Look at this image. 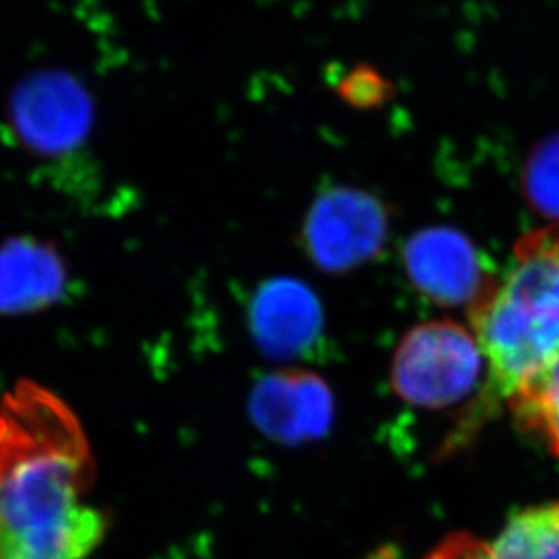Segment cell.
Returning <instances> with one entry per match:
<instances>
[{
  "label": "cell",
  "instance_id": "obj_1",
  "mask_svg": "<svg viewBox=\"0 0 559 559\" xmlns=\"http://www.w3.org/2000/svg\"><path fill=\"white\" fill-rule=\"evenodd\" d=\"M92 449L75 413L37 382L0 402V559H86L106 516L84 501Z\"/></svg>",
  "mask_w": 559,
  "mask_h": 559
},
{
  "label": "cell",
  "instance_id": "obj_2",
  "mask_svg": "<svg viewBox=\"0 0 559 559\" xmlns=\"http://www.w3.org/2000/svg\"><path fill=\"white\" fill-rule=\"evenodd\" d=\"M468 322L485 360L478 425L559 355V222L518 238L506 271L468 307Z\"/></svg>",
  "mask_w": 559,
  "mask_h": 559
},
{
  "label": "cell",
  "instance_id": "obj_3",
  "mask_svg": "<svg viewBox=\"0 0 559 559\" xmlns=\"http://www.w3.org/2000/svg\"><path fill=\"white\" fill-rule=\"evenodd\" d=\"M485 378V360L473 329L451 318L418 323L394 350L391 385L416 409L462 404Z\"/></svg>",
  "mask_w": 559,
  "mask_h": 559
},
{
  "label": "cell",
  "instance_id": "obj_4",
  "mask_svg": "<svg viewBox=\"0 0 559 559\" xmlns=\"http://www.w3.org/2000/svg\"><path fill=\"white\" fill-rule=\"evenodd\" d=\"M8 119L22 147L46 160H64L90 135L92 98L64 71H35L11 93Z\"/></svg>",
  "mask_w": 559,
  "mask_h": 559
},
{
  "label": "cell",
  "instance_id": "obj_5",
  "mask_svg": "<svg viewBox=\"0 0 559 559\" xmlns=\"http://www.w3.org/2000/svg\"><path fill=\"white\" fill-rule=\"evenodd\" d=\"M388 227L382 200L358 189L334 188L312 202L304 224V243L320 270L345 273L382 251Z\"/></svg>",
  "mask_w": 559,
  "mask_h": 559
},
{
  "label": "cell",
  "instance_id": "obj_6",
  "mask_svg": "<svg viewBox=\"0 0 559 559\" xmlns=\"http://www.w3.org/2000/svg\"><path fill=\"white\" fill-rule=\"evenodd\" d=\"M404 264L416 289L441 307H473L496 278L473 240L445 226L411 237Z\"/></svg>",
  "mask_w": 559,
  "mask_h": 559
},
{
  "label": "cell",
  "instance_id": "obj_7",
  "mask_svg": "<svg viewBox=\"0 0 559 559\" xmlns=\"http://www.w3.org/2000/svg\"><path fill=\"white\" fill-rule=\"evenodd\" d=\"M249 413L270 440L284 445L320 440L333 425V391L304 369L271 372L251 391Z\"/></svg>",
  "mask_w": 559,
  "mask_h": 559
},
{
  "label": "cell",
  "instance_id": "obj_8",
  "mask_svg": "<svg viewBox=\"0 0 559 559\" xmlns=\"http://www.w3.org/2000/svg\"><path fill=\"white\" fill-rule=\"evenodd\" d=\"M249 325L265 355L280 360L300 358L322 338V304L300 280H267L251 300Z\"/></svg>",
  "mask_w": 559,
  "mask_h": 559
},
{
  "label": "cell",
  "instance_id": "obj_9",
  "mask_svg": "<svg viewBox=\"0 0 559 559\" xmlns=\"http://www.w3.org/2000/svg\"><path fill=\"white\" fill-rule=\"evenodd\" d=\"M68 284L64 260L37 238H10L0 246V314L43 311L62 298Z\"/></svg>",
  "mask_w": 559,
  "mask_h": 559
},
{
  "label": "cell",
  "instance_id": "obj_10",
  "mask_svg": "<svg viewBox=\"0 0 559 559\" xmlns=\"http://www.w3.org/2000/svg\"><path fill=\"white\" fill-rule=\"evenodd\" d=\"M427 559H559V503L518 512L495 542L454 534Z\"/></svg>",
  "mask_w": 559,
  "mask_h": 559
},
{
  "label": "cell",
  "instance_id": "obj_11",
  "mask_svg": "<svg viewBox=\"0 0 559 559\" xmlns=\"http://www.w3.org/2000/svg\"><path fill=\"white\" fill-rule=\"evenodd\" d=\"M518 429L544 441L559 457V355L507 402Z\"/></svg>",
  "mask_w": 559,
  "mask_h": 559
},
{
  "label": "cell",
  "instance_id": "obj_12",
  "mask_svg": "<svg viewBox=\"0 0 559 559\" xmlns=\"http://www.w3.org/2000/svg\"><path fill=\"white\" fill-rule=\"evenodd\" d=\"M528 205L547 222H559V135L544 140L528 155L522 175Z\"/></svg>",
  "mask_w": 559,
  "mask_h": 559
},
{
  "label": "cell",
  "instance_id": "obj_13",
  "mask_svg": "<svg viewBox=\"0 0 559 559\" xmlns=\"http://www.w3.org/2000/svg\"><path fill=\"white\" fill-rule=\"evenodd\" d=\"M338 95L355 108H372L385 103L393 95L391 82L371 66H355L342 76Z\"/></svg>",
  "mask_w": 559,
  "mask_h": 559
}]
</instances>
